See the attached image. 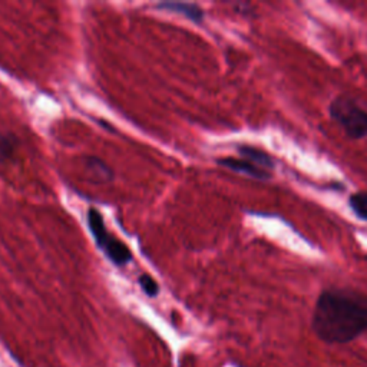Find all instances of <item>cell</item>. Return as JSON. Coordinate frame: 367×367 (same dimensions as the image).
<instances>
[{
	"mask_svg": "<svg viewBox=\"0 0 367 367\" xmlns=\"http://www.w3.org/2000/svg\"><path fill=\"white\" fill-rule=\"evenodd\" d=\"M315 336L329 344H347L367 331V296L331 287L315 300L311 315Z\"/></svg>",
	"mask_w": 367,
	"mask_h": 367,
	"instance_id": "cell-1",
	"label": "cell"
},
{
	"mask_svg": "<svg viewBox=\"0 0 367 367\" xmlns=\"http://www.w3.org/2000/svg\"><path fill=\"white\" fill-rule=\"evenodd\" d=\"M238 154L243 157V159H247L252 164L260 166V168L267 170L270 173L274 170V166H276L273 158L265 151H261V149H258V148L241 145V146H238Z\"/></svg>",
	"mask_w": 367,
	"mask_h": 367,
	"instance_id": "cell-5",
	"label": "cell"
},
{
	"mask_svg": "<svg viewBox=\"0 0 367 367\" xmlns=\"http://www.w3.org/2000/svg\"><path fill=\"white\" fill-rule=\"evenodd\" d=\"M88 225L92 236L96 240L98 247L102 249L107 257L116 265H126L132 260V254L129 248L118 238L109 234L102 215L99 211L91 208L88 211Z\"/></svg>",
	"mask_w": 367,
	"mask_h": 367,
	"instance_id": "cell-3",
	"label": "cell"
},
{
	"mask_svg": "<svg viewBox=\"0 0 367 367\" xmlns=\"http://www.w3.org/2000/svg\"><path fill=\"white\" fill-rule=\"evenodd\" d=\"M219 164L221 166H224V168H228V170L238 173V174H244L247 177H252V178L258 179V181H269L273 177V174L270 171L263 170V168H260V166L252 164L247 159H243V158L241 159L221 158V159H219Z\"/></svg>",
	"mask_w": 367,
	"mask_h": 367,
	"instance_id": "cell-4",
	"label": "cell"
},
{
	"mask_svg": "<svg viewBox=\"0 0 367 367\" xmlns=\"http://www.w3.org/2000/svg\"><path fill=\"white\" fill-rule=\"evenodd\" d=\"M158 9H164V10H168V12H174V13H179L182 16H186V18L191 19L192 22H201L204 18V12L203 9L194 5V3H181V2H165V3H159L157 6Z\"/></svg>",
	"mask_w": 367,
	"mask_h": 367,
	"instance_id": "cell-6",
	"label": "cell"
},
{
	"mask_svg": "<svg viewBox=\"0 0 367 367\" xmlns=\"http://www.w3.org/2000/svg\"><path fill=\"white\" fill-rule=\"evenodd\" d=\"M331 121L335 122L347 138H367V111H364L355 99L340 95L331 101L329 107Z\"/></svg>",
	"mask_w": 367,
	"mask_h": 367,
	"instance_id": "cell-2",
	"label": "cell"
},
{
	"mask_svg": "<svg viewBox=\"0 0 367 367\" xmlns=\"http://www.w3.org/2000/svg\"><path fill=\"white\" fill-rule=\"evenodd\" d=\"M140 286L142 287L144 293L148 296V297H155L158 293H159V287H158V282L148 274H142L140 277Z\"/></svg>",
	"mask_w": 367,
	"mask_h": 367,
	"instance_id": "cell-8",
	"label": "cell"
},
{
	"mask_svg": "<svg viewBox=\"0 0 367 367\" xmlns=\"http://www.w3.org/2000/svg\"><path fill=\"white\" fill-rule=\"evenodd\" d=\"M348 205L362 221H367V192H355L348 197Z\"/></svg>",
	"mask_w": 367,
	"mask_h": 367,
	"instance_id": "cell-7",
	"label": "cell"
}]
</instances>
